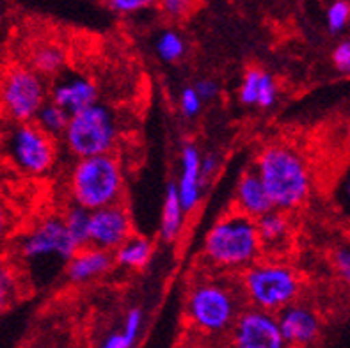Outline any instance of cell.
I'll list each match as a JSON object with an SVG mask.
<instances>
[{"label": "cell", "mask_w": 350, "mask_h": 348, "mask_svg": "<svg viewBox=\"0 0 350 348\" xmlns=\"http://www.w3.org/2000/svg\"><path fill=\"white\" fill-rule=\"evenodd\" d=\"M142 311L139 308L130 309L121 331H116L109 334L102 341L100 348H133L137 343V338L142 329Z\"/></svg>", "instance_id": "cell-21"}, {"label": "cell", "mask_w": 350, "mask_h": 348, "mask_svg": "<svg viewBox=\"0 0 350 348\" xmlns=\"http://www.w3.org/2000/svg\"><path fill=\"white\" fill-rule=\"evenodd\" d=\"M185 215L187 213L182 206L180 196H178L176 183H169L164 203H162V213H160V237L164 242L173 243L180 238Z\"/></svg>", "instance_id": "cell-18"}, {"label": "cell", "mask_w": 350, "mask_h": 348, "mask_svg": "<svg viewBox=\"0 0 350 348\" xmlns=\"http://www.w3.org/2000/svg\"><path fill=\"white\" fill-rule=\"evenodd\" d=\"M254 171L262 180L274 210L290 213L304 206L311 194V171L299 150L284 142L265 146L256 157Z\"/></svg>", "instance_id": "cell-1"}, {"label": "cell", "mask_w": 350, "mask_h": 348, "mask_svg": "<svg viewBox=\"0 0 350 348\" xmlns=\"http://www.w3.org/2000/svg\"><path fill=\"white\" fill-rule=\"evenodd\" d=\"M49 100L73 116L98 103V88L89 77L70 73L50 88Z\"/></svg>", "instance_id": "cell-12"}, {"label": "cell", "mask_w": 350, "mask_h": 348, "mask_svg": "<svg viewBox=\"0 0 350 348\" xmlns=\"http://www.w3.org/2000/svg\"><path fill=\"white\" fill-rule=\"evenodd\" d=\"M242 295L251 308L278 314L297 300L301 293L299 273L283 261L260 260L240 273Z\"/></svg>", "instance_id": "cell-5"}, {"label": "cell", "mask_w": 350, "mask_h": 348, "mask_svg": "<svg viewBox=\"0 0 350 348\" xmlns=\"http://www.w3.org/2000/svg\"><path fill=\"white\" fill-rule=\"evenodd\" d=\"M345 190H347V196H349V199H350V176H349V181H347Z\"/></svg>", "instance_id": "cell-36"}, {"label": "cell", "mask_w": 350, "mask_h": 348, "mask_svg": "<svg viewBox=\"0 0 350 348\" xmlns=\"http://www.w3.org/2000/svg\"><path fill=\"white\" fill-rule=\"evenodd\" d=\"M242 290L221 278H204L194 282L187 293L185 318L194 331L206 336H219L231 331L239 318Z\"/></svg>", "instance_id": "cell-4"}, {"label": "cell", "mask_w": 350, "mask_h": 348, "mask_svg": "<svg viewBox=\"0 0 350 348\" xmlns=\"http://www.w3.org/2000/svg\"><path fill=\"white\" fill-rule=\"evenodd\" d=\"M333 265L340 279L350 286V245L340 247L334 251Z\"/></svg>", "instance_id": "cell-29"}, {"label": "cell", "mask_w": 350, "mask_h": 348, "mask_svg": "<svg viewBox=\"0 0 350 348\" xmlns=\"http://www.w3.org/2000/svg\"><path fill=\"white\" fill-rule=\"evenodd\" d=\"M68 121H70V114L66 111H62L61 107H57L55 103L50 102V100L41 107V111L38 112V116L34 119V123L43 132L53 137V139L62 137V133H64V130L68 126Z\"/></svg>", "instance_id": "cell-24"}, {"label": "cell", "mask_w": 350, "mask_h": 348, "mask_svg": "<svg viewBox=\"0 0 350 348\" xmlns=\"http://www.w3.org/2000/svg\"><path fill=\"white\" fill-rule=\"evenodd\" d=\"M79 247L71 240L62 217L49 215L32 224L18 238L16 254L29 269L49 263L68 265Z\"/></svg>", "instance_id": "cell-7"}, {"label": "cell", "mask_w": 350, "mask_h": 348, "mask_svg": "<svg viewBox=\"0 0 350 348\" xmlns=\"http://www.w3.org/2000/svg\"><path fill=\"white\" fill-rule=\"evenodd\" d=\"M162 8L173 18H182L191 11V0H162Z\"/></svg>", "instance_id": "cell-33"}, {"label": "cell", "mask_w": 350, "mask_h": 348, "mask_svg": "<svg viewBox=\"0 0 350 348\" xmlns=\"http://www.w3.org/2000/svg\"><path fill=\"white\" fill-rule=\"evenodd\" d=\"M0 20H2V9H0Z\"/></svg>", "instance_id": "cell-37"}, {"label": "cell", "mask_w": 350, "mask_h": 348, "mask_svg": "<svg viewBox=\"0 0 350 348\" xmlns=\"http://www.w3.org/2000/svg\"><path fill=\"white\" fill-rule=\"evenodd\" d=\"M203 98L196 91L194 85H187V88L182 89V93H180V111L185 118H196L203 109Z\"/></svg>", "instance_id": "cell-28"}, {"label": "cell", "mask_w": 350, "mask_h": 348, "mask_svg": "<svg viewBox=\"0 0 350 348\" xmlns=\"http://www.w3.org/2000/svg\"><path fill=\"white\" fill-rule=\"evenodd\" d=\"M194 88H196V91L200 93V96L203 98V102H210V100H213V98L219 94V84L212 79L200 80V82H198Z\"/></svg>", "instance_id": "cell-34"}, {"label": "cell", "mask_w": 350, "mask_h": 348, "mask_svg": "<svg viewBox=\"0 0 350 348\" xmlns=\"http://www.w3.org/2000/svg\"><path fill=\"white\" fill-rule=\"evenodd\" d=\"M201 160L203 155L200 148L194 142H185L180 153V176L178 181H174L185 213H192L198 208L204 190Z\"/></svg>", "instance_id": "cell-13"}, {"label": "cell", "mask_w": 350, "mask_h": 348, "mask_svg": "<svg viewBox=\"0 0 350 348\" xmlns=\"http://www.w3.org/2000/svg\"><path fill=\"white\" fill-rule=\"evenodd\" d=\"M120 137V124L107 105L94 103L79 114L70 116L61 141L71 157L89 159L114 151Z\"/></svg>", "instance_id": "cell-6"}, {"label": "cell", "mask_w": 350, "mask_h": 348, "mask_svg": "<svg viewBox=\"0 0 350 348\" xmlns=\"http://www.w3.org/2000/svg\"><path fill=\"white\" fill-rule=\"evenodd\" d=\"M9 233H11V217L8 210L0 204V245L8 240Z\"/></svg>", "instance_id": "cell-35"}, {"label": "cell", "mask_w": 350, "mask_h": 348, "mask_svg": "<svg viewBox=\"0 0 350 348\" xmlns=\"http://www.w3.org/2000/svg\"><path fill=\"white\" fill-rule=\"evenodd\" d=\"M18 293V276L11 265L0 261V317L13 304Z\"/></svg>", "instance_id": "cell-26"}, {"label": "cell", "mask_w": 350, "mask_h": 348, "mask_svg": "<svg viewBox=\"0 0 350 348\" xmlns=\"http://www.w3.org/2000/svg\"><path fill=\"white\" fill-rule=\"evenodd\" d=\"M4 150L14 168L27 176H44L57 162V142L34 121L9 124Z\"/></svg>", "instance_id": "cell-8"}, {"label": "cell", "mask_w": 350, "mask_h": 348, "mask_svg": "<svg viewBox=\"0 0 350 348\" xmlns=\"http://www.w3.org/2000/svg\"><path fill=\"white\" fill-rule=\"evenodd\" d=\"M66 66V53L55 44H43L32 52L31 68L41 77L59 75Z\"/></svg>", "instance_id": "cell-22"}, {"label": "cell", "mask_w": 350, "mask_h": 348, "mask_svg": "<svg viewBox=\"0 0 350 348\" xmlns=\"http://www.w3.org/2000/svg\"><path fill=\"white\" fill-rule=\"evenodd\" d=\"M191 348H192V347H191Z\"/></svg>", "instance_id": "cell-38"}, {"label": "cell", "mask_w": 350, "mask_h": 348, "mask_svg": "<svg viewBox=\"0 0 350 348\" xmlns=\"http://www.w3.org/2000/svg\"><path fill=\"white\" fill-rule=\"evenodd\" d=\"M157 53L165 62L180 61L185 53V41L174 31L162 32L159 41H157Z\"/></svg>", "instance_id": "cell-25"}, {"label": "cell", "mask_w": 350, "mask_h": 348, "mask_svg": "<svg viewBox=\"0 0 350 348\" xmlns=\"http://www.w3.org/2000/svg\"><path fill=\"white\" fill-rule=\"evenodd\" d=\"M89 219H91V212L77 204H71L62 215L68 233L79 249L89 245Z\"/></svg>", "instance_id": "cell-23"}, {"label": "cell", "mask_w": 350, "mask_h": 348, "mask_svg": "<svg viewBox=\"0 0 350 348\" xmlns=\"http://www.w3.org/2000/svg\"><path fill=\"white\" fill-rule=\"evenodd\" d=\"M49 96V85L31 66L9 68L0 79V111L11 123H32Z\"/></svg>", "instance_id": "cell-9"}, {"label": "cell", "mask_w": 350, "mask_h": 348, "mask_svg": "<svg viewBox=\"0 0 350 348\" xmlns=\"http://www.w3.org/2000/svg\"><path fill=\"white\" fill-rule=\"evenodd\" d=\"M333 62L338 71L350 75V41H342L333 52Z\"/></svg>", "instance_id": "cell-30"}, {"label": "cell", "mask_w": 350, "mask_h": 348, "mask_svg": "<svg viewBox=\"0 0 350 348\" xmlns=\"http://www.w3.org/2000/svg\"><path fill=\"white\" fill-rule=\"evenodd\" d=\"M155 2L157 0H109L111 8L120 13H135V11L150 8Z\"/></svg>", "instance_id": "cell-31"}, {"label": "cell", "mask_w": 350, "mask_h": 348, "mask_svg": "<svg viewBox=\"0 0 350 348\" xmlns=\"http://www.w3.org/2000/svg\"><path fill=\"white\" fill-rule=\"evenodd\" d=\"M219 165H221V160H219L217 155L215 153L203 155V160H201V174H203L204 189H206V185H208V181L217 174Z\"/></svg>", "instance_id": "cell-32"}, {"label": "cell", "mask_w": 350, "mask_h": 348, "mask_svg": "<svg viewBox=\"0 0 350 348\" xmlns=\"http://www.w3.org/2000/svg\"><path fill=\"white\" fill-rule=\"evenodd\" d=\"M231 348H288L278 314L245 308L231 327Z\"/></svg>", "instance_id": "cell-10"}, {"label": "cell", "mask_w": 350, "mask_h": 348, "mask_svg": "<svg viewBox=\"0 0 350 348\" xmlns=\"http://www.w3.org/2000/svg\"><path fill=\"white\" fill-rule=\"evenodd\" d=\"M133 235L130 212L121 203L91 212L89 219V245L114 252Z\"/></svg>", "instance_id": "cell-11"}, {"label": "cell", "mask_w": 350, "mask_h": 348, "mask_svg": "<svg viewBox=\"0 0 350 348\" xmlns=\"http://www.w3.org/2000/svg\"><path fill=\"white\" fill-rule=\"evenodd\" d=\"M239 98L242 105L269 109L278 100V84L274 77L260 68H249L240 82Z\"/></svg>", "instance_id": "cell-17"}, {"label": "cell", "mask_w": 350, "mask_h": 348, "mask_svg": "<svg viewBox=\"0 0 350 348\" xmlns=\"http://www.w3.org/2000/svg\"><path fill=\"white\" fill-rule=\"evenodd\" d=\"M258 233L262 238L263 249L283 247L290 238V217L280 210H271L269 213L256 219Z\"/></svg>", "instance_id": "cell-20"}, {"label": "cell", "mask_w": 350, "mask_h": 348, "mask_svg": "<svg viewBox=\"0 0 350 348\" xmlns=\"http://www.w3.org/2000/svg\"><path fill=\"white\" fill-rule=\"evenodd\" d=\"M278 322L288 347H308L320 334L319 314L308 306L293 302L278 313Z\"/></svg>", "instance_id": "cell-14"}, {"label": "cell", "mask_w": 350, "mask_h": 348, "mask_svg": "<svg viewBox=\"0 0 350 348\" xmlns=\"http://www.w3.org/2000/svg\"><path fill=\"white\" fill-rule=\"evenodd\" d=\"M114 265L112 252L102 251L98 247H82L73 254L66 265V278L73 284H85L105 276Z\"/></svg>", "instance_id": "cell-15"}, {"label": "cell", "mask_w": 350, "mask_h": 348, "mask_svg": "<svg viewBox=\"0 0 350 348\" xmlns=\"http://www.w3.org/2000/svg\"><path fill=\"white\" fill-rule=\"evenodd\" d=\"M233 210L251 217L254 221L274 210L271 198L267 194L265 187L254 169L242 172L235 189V208Z\"/></svg>", "instance_id": "cell-16"}, {"label": "cell", "mask_w": 350, "mask_h": 348, "mask_svg": "<svg viewBox=\"0 0 350 348\" xmlns=\"http://www.w3.org/2000/svg\"><path fill=\"white\" fill-rule=\"evenodd\" d=\"M153 251H155V247L151 240L139 237V235H132L123 245H120L112 252V258H114V265L121 269L142 270L150 265Z\"/></svg>", "instance_id": "cell-19"}, {"label": "cell", "mask_w": 350, "mask_h": 348, "mask_svg": "<svg viewBox=\"0 0 350 348\" xmlns=\"http://www.w3.org/2000/svg\"><path fill=\"white\" fill-rule=\"evenodd\" d=\"M350 18V4L347 0H336L327 9V27L331 32H340L345 29Z\"/></svg>", "instance_id": "cell-27"}, {"label": "cell", "mask_w": 350, "mask_h": 348, "mask_svg": "<svg viewBox=\"0 0 350 348\" xmlns=\"http://www.w3.org/2000/svg\"><path fill=\"white\" fill-rule=\"evenodd\" d=\"M263 243L254 219L231 210L219 217L203 240L204 263L219 272H244L262 260Z\"/></svg>", "instance_id": "cell-2"}, {"label": "cell", "mask_w": 350, "mask_h": 348, "mask_svg": "<svg viewBox=\"0 0 350 348\" xmlns=\"http://www.w3.org/2000/svg\"><path fill=\"white\" fill-rule=\"evenodd\" d=\"M68 194L71 204L94 212L121 203L124 194V174L114 153L79 159L68 172Z\"/></svg>", "instance_id": "cell-3"}]
</instances>
